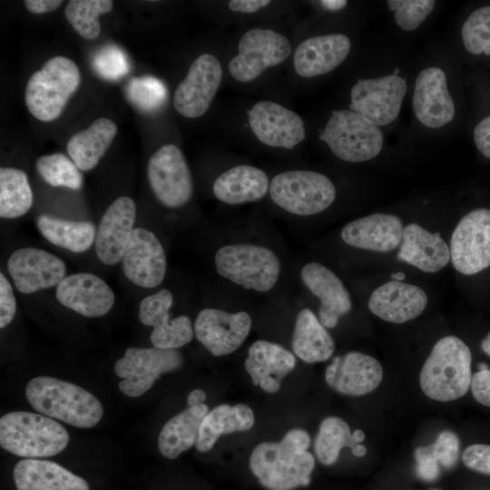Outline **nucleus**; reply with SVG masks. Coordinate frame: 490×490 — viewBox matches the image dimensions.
<instances>
[{
  "instance_id": "1",
  "label": "nucleus",
  "mask_w": 490,
  "mask_h": 490,
  "mask_svg": "<svg viewBox=\"0 0 490 490\" xmlns=\"http://www.w3.org/2000/svg\"><path fill=\"white\" fill-rule=\"evenodd\" d=\"M309 445V435L300 428L289 430L279 442H262L250 454V471L270 490L307 486L315 467V458L307 450Z\"/></svg>"
},
{
  "instance_id": "2",
  "label": "nucleus",
  "mask_w": 490,
  "mask_h": 490,
  "mask_svg": "<svg viewBox=\"0 0 490 490\" xmlns=\"http://www.w3.org/2000/svg\"><path fill=\"white\" fill-rule=\"evenodd\" d=\"M25 397L40 414L79 428L93 427L103 415L102 403L90 391L53 377L32 378Z\"/></svg>"
},
{
  "instance_id": "3",
  "label": "nucleus",
  "mask_w": 490,
  "mask_h": 490,
  "mask_svg": "<svg viewBox=\"0 0 490 490\" xmlns=\"http://www.w3.org/2000/svg\"><path fill=\"white\" fill-rule=\"evenodd\" d=\"M472 354L459 338L446 336L433 347L419 375L423 393L429 398L448 402L466 395L471 384Z\"/></svg>"
},
{
  "instance_id": "4",
  "label": "nucleus",
  "mask_w": 490,
  "mask_h": 490,
  "mask_svg": "<svg viewBox=\"0 0 490 490\" xmlns=\"http://www.w3.org/2000/svg\"><path fill=\"white\" fill-rule=\"evenodd\" d=\"M67 430L42 414L14 411L0 419V446L24 458H44L61 453L69 443Z\"/></svg>"
},
{
  "instance_id": "5",
  "label": "nucleus",
  "mask_w": 490,
  "mask_h": 490,
  "mask_svg": "<svg viewBox=\"0 0 490 490\" xmlns=\"http://www.w3.org/2000/svg\"><path fill=\"white\" fill-rule=\"evenodd\" d=\"M81 83L76 64L63 55L47 60L28 79L24 102L28 111L42 122L56 120Z\"/></svg>"
},
{
  "instance_id": "6",
  "label": "nucleus",
  "mask_w": 490,
  "mask_h": 490,
  "mask_svg": "<svg viewBox=\"0 0 490 490\" xmlns=\"http://www.w3.org/2000/svg\"><path fill=\"white\" fill-rule=\"evenodd\" d=\"M218 274L230 282L257 292H267L279 280L281 263L270 249L256 244H229L217 250Z\"/></svg>"
},
{
  "instance_id": "7",
  "label": "nucleus",
  "mask_w": 490,
  "mask_h": 490,
  "mask_svg": "<svg viewBox=\"0 0 490 490\" xmlns=\"http://www.w3.org/2000/svg\"><path fill=\"white\" fill-rule=\"evenodd\" d=\"M269 194L283 211L294 215L310 216L322 212L333 203L336 188L322 173L291 170L272 178Z\"/></svg>"
},
{
  "instance_id": "8",
  "label": "nucleus",
  "mask_w": 490,
  "mask_h": 490,
  "mask_svg": "<svg viewBox=\"0 0 490 490\" xmlns=\"http://www.w3.org/2000/svg\"><path fill=\"white\" fill-rule=\"evenodd\" d=\"M319 139L338 158L349 162L373 159L383 145L379 128L351 110L332 111Z\"/></svg>"
},
{
  "instance_id": "9",
  "label": "nucleus",
  "mask_w": 490,
  "mask_h": 490,
  "mask_svg": "<svg viewBox=\"0 0 490 490\" xmlns=\"http://www.w3.org/2000/svg\"><path fill=\"white\" fill-rule=\"evenodd\" d=\"M183 361L178 349L128 348L114 364L115 374L123 378L119 388L127 397H138L147 392L161 375L178 370Z\"/></svg>"
},
{
  "instance_id": "10",
  "label": "nucleus",
  "mask_w": 490,
  "mask_h": 490,
  "mask_svg": "<svg viewBox=\"0 0 490 490\" xmlns=\"http://www.w3.org/2000/svg\"><path fill=\"white\" fill-rule=\"evenodd\" d=\"M291 49L289 39L280 33L271 29H250L240 37L238 54L228 64L229 72L238 82H251L267 68L282 64Z\"/></svg>"
},
{
  "instance_id": "11",
  "label": "nucleus",
  "mask_w": 490,
  "mask_h": 490,
  "mask_svg": "<svg viewBox=\"0 0 490 490\" xmlns=\"http://www.w3.org/2000/svg\"><path fill=\"white\" fill-rule=\"evenodd\" d=\"M147 177L153 194L167 208L181 207L192 196L191 172L175 144L167 143L155 151L148 161Z\"/></svg>"
},
{
  "instance_id": "12",
  "label": "nucleus",
  "mask_w": 490,
  "mask_h": 490,
  "mask_svg": "<svg viewBox=\"0 0 490 490\" xmlns=\"http://www.w3.org/2000/svg\"><path fill=\"white\" fill-rule=\"evenodd\" d=\"M399 71L396 68L390 75L358 79L351 88L350 110L377 127L393 122L407 93V82L398 74Z\"/></svg>"
},
{
  "instance_id": "13",
  "label": "nucleus",
  "mask_w": 490,
  "mask_h": 490,
  "mask_svg": "<svg viewBox=\"0 0 490 490\" xmlns=\"http://www.w3.org/2000/svg\"><path fill=\"white\" fill-rule=\"evenodd\" d=\"M450 255L454 268L464 275L490 266V210H473L459 220L452 233Z\"/></svg>"
},
{
  "instance_id": "14",
  "label": "nucleus",
  "mask_w": 490,
  "mask_h": 490,
  "mask_svg": "<svg viewBox=\"0 0 490 490\" xmlns=\"http://www.w3.org/2000/svg\"><path fill=\"white\" fill-rule=\"evenodd\" d=\"M222 79V67L211 54L199 55L190 65L173 94V106L183 117L194 119L209 109Z\"/></svg>"
},
{
  "instance_id": "15",
  "label": "nucleus",
  "mask_w": 490,
  "mask_h": 490,
  "mask_svg": "<svg viewBox=\"0 0 490 490\" xmlns=\"http://www.w3.org/2000/svg\"><path fill=\"white\" fill-rule=\"evenodd\" d=\"M251 327V318L245 311L232 313L206 308L198 313L193 330L198 341L210 353L221 357L236 351L249 336Z\"/></svg>"
},
{
  "instance_id": "16",
  "label": "nucleus",
  "mask_w": 490,
  "mask_h": 490,
  "mask_svg": "<svg viewBox=\"0 0 490 490\" xmlns=\"http://www.w3.org/2000/svg\"><path fill=\"white\" fill-rule=\"evenodd\" d=\"M173 295L167 289L142 299L138 318L144 326L152 327L150 338L153 347L178 349L190 343L194 336L191 318L181 315L170 319Z\"/></svg>"
},
{
  "instance_id": "17",
  "label": "nucleus",
  "mask_w": 490,
  "mask_h": 490,
  "mask_svg": "<svg viewBox=\"0 0 490 490\" xmlns=\"http://www.w3.org/2000/svg\"><path fill=\"white\" fill-rule=\"evenodd\" d=\"M7 270L23 294L56 288L66 277V265L61 258L33 247L15 250L7 260Z\"/></svg>"
},
{
  "instance_id": "18",
  "label": "nucleus",
  "mask_w": 490,
  "mask_h": 490,
  "mask_svg": "<svg viewBox=\"0 0 490 490\" xmlns=\"http://www.w3.org/2000/svg\"><path fill=\"white\" fill-rule=\"evenodd\" d=\"M247 115L255 137L269 147L291 150L305 139L301 117L279 103L259 101L247 112Z\"/></svg>"
},
{
  "instance_id": "19",
  "label": "nucleus",
  "mask_w": 490,
  "mask_h": 490,
  "mask_svg": "<svg viewBox=\"0 0 490 490\" xmlns=\"http://www.w3.org/2000/svg\"><path fill=\"white\" fill-rule=\"evenodd\" d=\"M125 277L142 288L158 287L164 279L167 259L158 237L145 228H135L122 259Z\"/></svg>"
},
{
  "instance_id": "20",
  "label": "nucleus",
  "mask_w": 490,
  "mask_h": 490,
  "mask_svg": "<svg viewBox=\"0 0 490 490\" xmlns=\"http://www.w3.org/2000/svg\"><path fill=\"white\" fill-rule=\"evenodd\" d=\"M136 219L134 201L127 196L115 199L102 216L94 241L95 254L104 265L122 261Z\"/></svg>"
},
{
  "instance_id": "21",
  "label": "nucleus",
  "mask_w": 490,
  "mask_h": 490,
  "mask_svg": "<svg viewBox=\"0 0 490 490\" xmlns=\"http://www.w3.org/2000/svg\"><path fill=\"white\" fill-rule=\"evenodd\" d=\"M383 368L373 357L350 351L336 356L325 370V381L338 393L359 397L374 391L381 383Z\"/></svg>"
},
{
  "instance_id": "22",
  "label": "nucleus",
  "mask_w": 490,
  "mask_h": 490,
  "mask_svg": "<svg viewBox=\"0 0 490 490\" xmlns=\"http://www.w3.org/2000/svg\"><path fill=\"white\" fill-rule=\"evenodd\" d=\"M55 297L63 306L87 318L104 316L115 300L111 287L102 278L89 272L66 276L56 287Z\"/></svg>"
},
{
  "instance_id": "23",
  "label": "nucleus",
  "mask_w": 490,
  "mask_h": 490,
  "mask_svg": "<svg viewBox=\"0 0 490 490\" xmlns=\"http://www.w3.org/2000/svg\"><path fill=\"white\" fill-rule=\"evenodd\" d=\"M412 102L416 118L426 127L439 128L454 118L455 104L448 93L446 76L438 67L419 73Z\"/></svg>"
},
{
  "instance_id": "24",
  "label": "nucleus",
  "mask_w": 490,
  "mask_h": 490,
  "mask_svg": "<svg viewBox=\"0 0 490 490\" xmlns=\"http://www.w3.org/2000/svg\"><path fill=\"white\" fill-rule=\"evenodd\" d=\"M307 289L319 301L318 319L325 328H335L339 318L350 311L352 302L342 280L328 268L318 262H309L300 270Z\"/></svg>"
},
{
  "instance_id": "25",
  "label": "nucleus",
  "mask_w": 490,
  "mask_h": 490,
  "mask_svg": "<svg viewBox=\"0 0 490 490\" xmlns=\"http://www.w3.org/2000/svg\"><path fill=\"white\" fill-rule=\"evenodd\" d=\"M427 302V295L420 287L392 279L372 292L368 306L379 318L401 324L417 318Z\"/></svg>"
},
{
  "instance_id": "26",
  "label": "nucleus",
  "mask_w": 490,
  "mask_h": 490,
  "mask_svg": "<svg viewBox=\"0 0 490 490\" xmlns=\"http://www.w3.org/2000/svg\"><path fill=\"white\" fill-rule=\"evenodd\" d=\"M403 222L394 214L373 213L347 223L340 231L348 246L375 252H389L400 246Z\"/></svg>"
},
{
  "instance_id": "27",
  "label": "nucleus",
  "mask_w": 490,
  "mask_h": 490,
  "mask_svg": "<svg viewBox=\"0 0 490 490\" xmlns=\"http://www.w3.org/2000/svg\"><path fill=\"white\" fill-rule=\"evenodd\" d=\"M296 362L295 356L281 345L259 339L250 346L244 368L254 386L267 393H276Z\"/></svg>"
},
{
  "instance_id": "28",
  "label": "nucleus",
  "mask_w": 490,
  "mask_h": 490,
  "mask_svg": "<svg viewBox=\"0 0 490 490\" xmlns=\"http://www.w3.org/2000/svg\"><path fill=\"white\" fill-rule=\"evenodd\" d=\"M350 47V40L342 34L308 38L301 42L294 52L295 72L304 78L326 74L347 58Z\"/></svg>"
},
{
  "instance_id": "29",
  "label": "nucleus",
  "mask_w": 490,
  "mask_h": 490,
  "mask_svg": "<svg viewBox=\"0 0 490 490\" xmlns=\"http://www.w3.org/2000/svg\"><path fill=\"white\" fill-rule=\"evenodd\" d=\"M397 257L428 273L439 271L451 260L450 248L441 235L417 223H409L404 228Z\"/></svg>"
},
{
  "instance_id": "30",
  "label": "nucleus",
  "mask_w": 490,
  "mask_h": 490,
  "mask_svg": "<svg viewBox=\"0 0 490 490\" xmlns=\"http://www.w3.org/2000/svg\"><path fill=\"white\" fill-rule=\"evenodd\" d=\"M16 490H90L88 483L61 465L24 458L13 470Z\"/></svg>"
},
{
  "instance_id": "31",
  "label": "nucleus",
  "mask_w": 490,
  "mask_h": 490,
  "mask_svg": "<svg viewBox=\"0 0 490 490\" xmlns=\"http://www.w3.org/2000/svg\"><path fill=\"white\" fill-rule=\"evenodd\" d=\"M266 172L255 166L240 164L223 172L212 185L214 196L229 205L261 200L270 189Z\"/></svg>"
},
{
  "instance_id": "32",
  "label": "nucleus",
  "mask_w": 490,
  "mask_h": 490,
  "mask_svg": "<svg viewBox=\"0 0 490 490\" xmlns=\"http://www.w3.org/2000/svg\"><path fill=\"white\" fill-rule=\"evenodd\" d=\"M117 130L116 123L109 118L94 120L68 140L66 149L69 157L82 172L93 170L112 144Z\"/></svg>"
},
{
  "instance_id": "33",
  "label": "nucleus",
  "mask_w": 490,
  "mask_h": 490,
  "mask_svg": "<svg viewBox=\"0 0 490 490\" xmlns=\"http://www.w3.org/2000/svg\"><path fill=\"white\" fill-rule=\"evenodd\" d=\"M291 347L294 354L306 363L326 361L335 350L332 337L309 309H301L296 317Z\"/></svg>"
},
{
  "instance_id": "34",
  "label": "nucleus",
  "mask_w": 490,
  "mask_h": 490,
  "mask_svg": "<svg viewBox=\"0 0 490 490\" xmlns=\"http://www.w3.org/2000/svg\"><path fill=\"white\" fill-rule=\"evenodd\" d=\"M254 421V413L247 405H219L204 416L195 447L201 453L208 452L220 436L247 431L253 426Z\"/></svg>"
},
{
  "instance_id": "35",
  "label": "nucleus",
  "mask_w": 490,
  "mask_h": 490,
  "mask_svg": "<svg viewBox=\"0 0 490 490\" xmlns=\"http://www.w3.org/2000/svg\"><path fill=\"white\" fill-rule=\"evenodd\" d=\"M208 412V406L201 404L188 407L169 419L158 436V449L162 456L174 459L195 446L201 422Z\"/></svg>"
},
{
  "instance_id": "36",
  "label": "nucleus",
  "mask_w": 490,
  "mask_h": 490,
  "mask_svg": "<svg viewBox=\"0 0 490 490\" xmlns=\"http://www.w3.org/2000/svg\"><path fill=\"white\" fill-rule=\"evenodd\" d=\"M36 226L42 236L52 244L83 253L95 241L96 228L91 221H76L49 215H40Z\"/></svg>"
},
{
  "instance_id": "37",
  "label": "nucleus",
  "mask_w": 490,
  "mask_h": 490,
  "mask_svg": "<svg viewBox=\"0 0 490 490\" xmlns=\"http://www.w3.org/2000/svg\"><path fill=\"white\" fill-rule=\"evenodd\" d=\"M34 195L26 173L14 167L0 169V217L16 219L32 208Z\"/></svg>"
},
{
  "instance_id": "38",
  "label": "nucleus",
  "mask_w": 490,
  "mask_h": 490,
  "mask_svg": "<svg viewBox=\"0 0 490 490\" xmlns=\"http://www.w3.org/2000/svg\"><path fill=\"white\" fill-rule=\"evenodd\" d=\"M357 442L349 426L340 417L329 416L321 422L314 442L318 460L326 466L333 465L345 446L350 448Z\"/></svg>"
},
{
  "instance_id": "39",
  "label": "nucleus",
  "mask_w": 490,
  "mask_h": 490,
  "mask_svg": "<svg viewBox=\"0 0 490 490\" xmlns=\"http://www.w3.org/2000/svg\"><path fill=\"white\" fill-rule=\"evenodd\" d=\"M113 7L111 0H71L64 8V16L81 37L93 40L101 33L99 16L110 13Z\"/></svg>"
},
{
  "instance_id": "40",
  "label": "nucleus",
  "mask_w": 490,
  "mask_h": 490,
  "mask_svg": "<svg viewBox=\"0 0 490 490\" xmlns=\"http://www.w3.org/2000/svg\"><path fill=\"white\" fill-rule=\"evenodd\" d=\"M35 169L42 179L53 187L79 190L83 186L82 171L64 153L40 156L35 162Z\"/></svg>"
},
{
  "instance_id": "41",
  "label": "nucleus",
  "mask_w": 490,
  "mask_h": 490,
  "mask_svg": "<svg viewBox=\"0 0 490 490\" xmlns=\"http://www.w3.org/2000/svg\"><path fill=\"white\" fill-rule=\"evenodd\" d=\"M461 34L469 53L490 55V5L472 12L464 23Z\"/></svg>"
},
{
  "instance_id": "42",
  "label": "nucleus",
  "mask_w": 490,
  "mask_h": 490,
  "mask_svg": "<svg viewBox=\"0 0 490 490\" xmlns=\"http://www.w3.org/2000/svg\"><path fill=\"white\" fill-rule=\"evenodd\" d=\"M129 99L139 108L145 111L158 109L165 101V85L153 76L133 78L128 84Z\"/></svg>"
},
{
  "instance_id": "43",
  "label": "nucleus",
  "mask_w": 490,
  "mask_h": 490,
  "mask_svg": "<svg viewBox=\"0 0 490 490\" xmlns=\"http://www.w3.org/2000/svg\"><path fill=\"white\" fill-rule=\"evenodd\" d=\"M433 0H389L387 5L395 11L398 26L406 31L417 28L435 7Z\"/></svg>"
},
{
  "instance_id": "44",
  "label": "nucleus",
  "mask_w": 490,
  "mask_h": 490,
  "mask_svg": "<svg viewBox=\"0 0 490 490\" xmlns=\"http://www.w3.org/2000/svg\"><path fill=\"white\" fill-rule=\"evenodd\" d=\"M93 66L103 77L110 80L118 79L129 72L125 54L117 46H104L94 56Z\"/></svg>"
},
{
  "instance_id": "45",
  "label": "nucleus",
  "mask_w": 490,
  "mask_h": 490,
  "mask_svg": "<svg viewBox=\"0 0 490 490\" xmlns=\"http://www.w3.org/2000/svg\"><path fill=\"white\" fill-rule=\"evenodd\" d=\"M428 448L436 461L445 468H452L460 453V440L452 431H442Z\"/></svg>"
},
{
  "instance_id": "46",
  "label": "nucleus",
  "mask_w": 490,
  "mask_h": 490,
  "mask_svg": "<svg viewBox=\"0 0 490 490\" xmlns=\"http://www.w3.org/2000/svg\"><path fill=\"white\" fill-rule=\"evenodd\" d=\"M464 465L475 472L490 475V445L473 444L462 455Z\"/></svg>"
},
{
  "instance_id": "47",
  "label": "nucleus",
  "mask_w": 490,
  "mask_h": 490,
  "mask_svg": "<svg viewBox=\"0 0 490 490\" xmlns=\"http://www.w3.org/2000/svg\"><path fill=\"white\" fill-rule=\"evenodd\" d=\"M416 472L417 476L426 482L435 481L440 473V465L430 452L428 446L416 448Z\"/></svg>"
},
{
  "instance_id": "48",
  "label": "nucleus",
  "mask_w": 490,
  "mask_h": 490,
  "mask_svg": "<svg viewBox=\"0 0 490 490\" xmlns=\"http://www.w3.org/2000/svg\"><path fill=\"white\" fill-rule=\"evenodd\" d=\"M16 312V299L13 288L4 275L0 273V328L8 326Z\"/></svg>"
},
{
  "instance_id": "49",
  "label": "nucleus",
  "mask_w": 490,
  "mask_h": 490,
  "mask_svg": "<svg viewBox=\"0 0 490 490\" xmlns=\"http://www.w3.org/2000/svg\"><path fill=\"white\" fill-rule=\"evenodd\" d=\"M470 387L474 398L490 407V369L479 370L472 375Z\"/></svg>"
},
{
  "instance_id": "50",
  "label": "nucleus",
  "mask_w": 490,
  "mask_h": 490,
  "mask_svg": "<svg viewBox=\"0 0 490 490\" xmlns=\"http://www.w3.org/2000/svg\"><path fill=\"white\" fill-rule=\"evenodd\" d=\"M474 141L478 151L490 159V115L480 121L475 127Z\"/></svg>"
},
{
  "instance_id": "51",
  "label": "nucleus",
  "mask_w": 490,
  "mask_h": 490,
  "mask_svg": "<svg viewBox=\"0 0 490 490\" xmlns=\"http://www.w3.org/2000/svg\"><path fill=\"white\" fill-rule=\"evenodd\" d=\"M268 0H231L229 2V8L236 13L251 14L269 5Z\"/></svg>"
},
{
  "instance_id": "52",
  "label": "nucleus",
  "mask_w": 490,
  "mask_h": 490,
  "mask_svg": "<svg viewBox=\"0 0 490 490\" xmlns=\"http://www.w3.org/2000/svg\"><path fill=\"white\" fill-rule=\"evenodd\" d=\"M62 4L61 0H25L24 7L32 14H46L56 10Z\"/></svg>"
},
{
  "instance_id": "53",
  "label": "nucleus",
  "mask_w": 490,
  "mask_h": 490,
  "mask_svg": "<svg viewBox=\"0 0 490 490\" xmlns=\"http://www.w3.org/2000/svg\"><path fill=\"white\" fill-rule=\"evenodd\" d=\"M207 399V395L202 389H194L190 392L187 397V405L188 407H193L204 404Z\"/></svg>"
},
{
  "instance_id": "54",
  "label": "nucleus",
  "mask_w": 490,
  "mask_h": 490,
  "mask_svg": "<svg viewBox=\"0 0 490 490\" xmlns=\"http://www.w3.org/2000/svg\"><path fill=\"white\" fill-rule=\"evenodd\" d=\"M319 4L328 11L336 12L344 8L348 2L345 0H322Z\"/></svg>"
},
{
  "instance_id": "55",
  "label": "nucleus",
  "mask_w": 490,
  "mask_h": 490,
  "mask_svg": "<svg viewBox=\"0 0 490 490\" xmlns=\"http://www.w3.org/2000/svg\"><path fill=\"white\" fill-rule=\"evenodd\" d=\"M352 454L357 457H362L367 453V448L362 444H357L351 447Z\"/></svg>"
},
{
  "instance_id": "56",
  "label": "nucleus",
  "mask_w": 490,
  "mask_h": 490,
  "mask_svg": "<svg viewBox=\"0 0 490 490\" xmlns=\"http://www.w3.org/2000/svg\"><path fill=\"white\" fill-rule=\"evenodd\" d=\"M482 350L490 357V332L481 342Z\"/></svg>"
},
{
  "instance_id": "57",
  "label": "nucleus",
  "mask_w": 490,
  "mask_h": 490,
  "mask_svg": "<svg viewBox=\"0 0 490 490\" xmlns=\"http://www.w3.org/2000/svg\"><path fill=\"white\" fill-rule=\"evenodd\" d=\"M353 436H355L357 442L359 444L363 442L366 437L365 433L361 429H356L353 432Z\"/></svg>"
},
{
  "instance_id": "58",
  "label": "nucleus",
  "mask_w": 490,
  "mask_h": 490,
  "mask_svg": "<svg viewBox=\"0 0 490 490\" xmlns=\"http://www.w3.org/2000/svg\"><path fill=\"white\" fill-rule=\"evenodd\" d=\"M405 274L403 272H395L391 275V279L393 280H398L401 281L405 279Z\"/></svg>"
},
{
  "instance_id": "59",
  "label": "nucleus",
  "mask_w": 490,
  "mask_h": 490,
  "mask_svg": "<svg viewBox=\"0 0 490 490\" xmlns=\"http://www.w3.org/2000/svg\"><path fill=\"white\" fill-rule=\"evenodd\" d=\"M478 368H479V370L489 369L488 367H487L485 364H484V363L479 364V365H478Z\"/></svg>"
},
{
  "instance_id": "60",
  "label": "nucleus",
  "mask_w": 490,
  "mask_h": 490,
  "mask_svg": "<svg viewBox=\"0 0 490 490\" xmlns=\"http://www.w3.org/2000/svg\"><path fill=\"white\" fill-rule=\"evenodd\" d=\"M433 490H435V489H433Z\"/></svg>"
}]
</instances>
